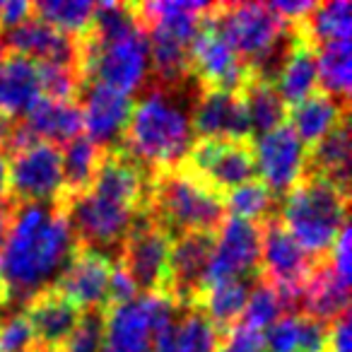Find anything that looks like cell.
<instances>
[{"mask_svg":"<svg viewBox=\"0 0 352 352\" xmlns=\"http://www.w3.org/2000/svg\"><path fill=\"white\" fill-rule=\"evenodd\" d=\"M36 140L65 145L82 131V111L78 102H56L41 97L25 116L20 118Z\"/></svg>","mask_w":352,"mask_h":352,"instance_id":"cell-26","label":"cell"},{"mask_svg":"<svg viewBox=\"0 0 352 352\" xmlns=\"http://www.w3.org/2000/svg\"><path fill=\"white\" fill-rule=\"evenodd\" d=\"M254 275H261V227L227 217L215 234L208 285Z\"/></svg>","mask_w":352,"mask_h":352,"instance_id":"cell-15","label":"cell"},{"mask_svg":"<svg viewBox=\"0 0 352 352\" xmlns=\"http://www.w3.org/2000/svg\"><path fill=\"white\" fill-rule=\"evenodd\" d=\"M191 126L196 140H251L244 102L234 92L201 89L193 104Z\"/></svg>","mask_w":352,"mask_h":352,"instance_id":"cell-20","label":"cell"},{"mask_svg":"<svg viewBox=\"0 0 352 352\" xmlns=\"http://www.w3.org/2000/svg\"><path fill=\"white\" fill-rule=\"evenodd\" d=\"M215 352H265L263 333L236 323L225 338H220V345Z\"/></svg>","mask_w":352,"mask_h":352,"instance_id":"cell-40","label":"cell"},{"mask_svg":"<svg viewBox=\"0 0 352 352\" xmlns=\"http://www.w3.org/2000/svg\"><path fill=\"white\" fill-rule=\"evenodd\" d=\"M297 32V30H294ZM318 87V68H316V51L307 46L297 34V44H294L289 58L285 60L283 70H280L278 80H275V89H278L283 104L294 109L309 99Z\"/></svg>","mask_w":352,"mask_h":352,"instance_id":"cell-30","label":"cell"},{"mask_svg":"<svg viewBox=\"0 0 352 352\" xmlns=\"http://www.w3.org/2000/svg\"><path fill=\"white\" fill-rule=\"evenodd\" d=\"M299 39L314 51L336 41H350L352 32V8L347 0H333V3H316L307 17L297 25Z\"/></svg>","mask_w":352,"mask_h":352,"instance_id":"cell-29","label":"cell"},{"mask_svg":"<svg viewBox=\"0 0 352 352\" xmlns=\"http://www.w3.org/2000/svg\"><path fill=\"white\" fill-rule=\"evenodd\" d=\"M350 309V285H345L333 270L331 258L314 261L302 285V316L321 323H336Z\"/></svg>","mask_w":352,"mask_h":352,"instance_id":"cell-21","label":"cell"},{"mask_svg":"<svg viewBox=\"0 0 352 352\" xmlns=\"http://www.w3.org/2000/svg\"><path fill=\"white\" fill-rule=\"evenodd\" d=\"M201 89L196 78L179 87L147 85L133 102L121 147L150 171L182 164L196 142L191 116Z\"/></svg>","mask_w":352,"mask_h":352,"instance_id":"cell-2","label":"cell"},{"mask_svg":"<svg viewBox=\"0 0 352 352\" xmlns=\"http://www.w3.org/2000/svg\"><path fill=\"white\" fill-rule=\"evenodd\" d=\"M184 164L222 196L256 179L251 140H196Z\"/></svg>","mask_w":352,"mask_h":352,"instance_id":"cell-10","label":"cell"},{"mask_svg":"<svg viewBox=\"0 0 352 352\" xmlns=\"http://www.w3.org/2000/svg\"><path fill=\"white\" fill-rule=\"evenodd\" d=\"M107 309H85L60 352H102Z\"/></svg>","mask_w":352,"mask_h":352,"instance_id":"cell-37","label":"cell"},{"mask_svg":"<svg viewBox=\"0 0 352 352\" xmlns=\"http://www.w3.org/2000/svg\"><path fill=\"white\" fill-rule=\"evenodd\" d=\"M97 3L89 0H39L32 3V15L70 36H82L92 27Z\"/></svg>","mask_w":352,"mask_h":352,"instance_id":"cell-35","label":"cell"},{"mask_svg":"<svg viewBox=\"0 0 352 352\" xmlns=\"http://www.w3.org/2000/svg\"><path fill=\"white\" fill-rule=\"evenodd\" d=\"M30 17H32V3H25V0L3 3V8H0V32L12 30V27L22 25Z\"/></svg>","mask_w":352,"mask_h":352,"instance_id":"cell-41","label":"cell"},{"mask_svg":"<svg viewBox=\"0 0 352 352\" xmlns=\"http://www.w3.org/2000/svg\"><path fill=\"white\" fill-rule=\"evenodd\" d=\"M32 352H60V350H49V347H41L39 342H36V347Z\"/></svg>","mask_w":352,"mask_h":352,"instance_id":"cell-45","label":"cell"},{"mask_svg":"<svg viewBox=\"0 0 352 352\" xmlns=\"http://www.w3.org/2000/svg\"><path fill=\"white\" fill-rule=\"evenodd\" d=\"M239 97L244 102L246 116H249L251 133L256 135H263V133H270L287 123V107L280 99L275 85L249 75L246 85L239 89Z\"/></svg>","mask_w":352,"mask_h":352,"instance_id":"cell-31","label":"cell"},{"mask_svg":"<svg viewBox=\"0 0 352 352\" xmlns=\"http://www.w3.org/2000/svg\"><path fill=\"white\" fill-rule=\"evenodd\" d=\"M191 70L203 89H220V92L234 94H239V89L244 87L251 75L249 65L227 46V41L215 30L210 12L203 17L201 27L193 34Z\"/></svg>","mask_w":352,"mask_h":352,"instance_id":"cell-12","label":"cell"},{"mask_svg":"<svg viewBox=\"0 0 352 352\" xmlns=\"http://www.w3.org/2000/svg\"><path fill=\"white\" fill-rule=\"evenodd\" d=\"M179 309L166 294H138L118 307H107L102 352H155L160 333Z\"/></svg>","mask_w":352,"mask_h":352,"instance_id":"cell-6","label":"cell"},{"mask_svg":"<svg viewBox=\"0 0 352 352\" xmlns=\"http://www.w3.org/2000/svg\"><path fill=\"white\" fill-rule=\"evenodd\" d=\"M8 160V198L22 203L58 201L63 193V155L54 142H34Z\"/></svg>","mask_w":352,"mask_h":352,"instance_id":"cell-9","label":"cell"},{"mask_svg":"<svg viewBox=\"0 0 352 352\" xmlns=\"http://www.w3.org/2000/svg\"><path fill=\"white\" fill-rule=\"evenodd\" d=\"M78 107L82 111V128L87 131V140L99 150L121 145L131 118L133 97L111 89L102 82L82 85L78 97Z\"/></svg>","mask_w":352,"mask_h":352,"instance_id":"cell-16","label":"cell"},{"mask_svg":"<svg viewBox=\"0 0 352 352\" xmlns=\"http://www.w3.org/2000/svg\"><path fill=\"white\" fill-rule=\"evenodd\" d=\"M215 234L210 232H188L171 239L169 251V280L166 297L182 309L198 307L208 285Z\"/></svg>","mask_w":352,"mask_h":352,"instance_id":"cell-11","label":"cell"},{"mask_svg":"<svg viewBox=\"0 0 352 352\" xmlns=\"http://www.w3.org/2000/svg\"><path fill=\"white\" fill-rule=\"evenodd\" d=\"M12 210H15V203H12L10 198L0 201V249H3V244H6V239H8V232H10Z\"/></svg>","mask_w":352,"mask_h":352,"instance_id":"cell-42","label":"cell"},{"mask_svg":"<svg viewBox=\"0 0 352 352\" xmlns=\"http://www.w3.org/2000/svg\"><path fill=\"white\" fill-rule=\"evenodd\" d=\"M210 20L249 68L278 44L289 27L265 3H212Z\"/></svg>","mask_w":352,"mask_h":352,"instance_id":"cell-7","label":"cell"},{"mask_svg":"<svg viewBox=\"0 0 352 352\" xmlns=\"http://www.w3.org/2000/svg\"><path fill=\"white\" fill-rule=\"evenodd\" d=\"M41 99L39 70L27 56L6 51L0 60V113L22 118Z\"/></svg>","mask_w":352,"mask_h":352,"instance_id":"cell-23","label":"cell"},{"mask_svg":"<svg viewBox=\"0 0 352 352\" xmlns=\"http://www.w3.org/2000/svg\"><path fill=\"white\" fill-rule=\"evenodd\" d=\"M22 314L30 321L36 342L49 350L63 347L80 318V309L73 302H68L56 287H46L34 299H30Z\"/></svg>","mask_w":352,"mask_h":352,"instance_id":"cell-22","label":"cell"},{"mask_svg":"<svg viewBox=\"0 0 352 352\" xmlns=\"http://www.w3.org/2000/svg\"><path fill=\"white\" fill-rule=\"evenodd\" d=\"M347 210L350 193L318 176H302L283 198L280 220L309 258L321 261L331 256L338 234L347 225Z\"/></svg>","mask_w":352,"mask_h":352,"instance_id":"cell-4","label":"cell"},{"mask_svg":"<svg viewBox=\"0 0 352 352\" xmlns=\"http://www.w3.org/2000/svg\"><path fill=\"white\" fill-rule=\"evenodd\" d=\"M34 347L36 338L25 314L12 311L0 321V352H32Z\"/></svg>","mask_w":352,"mask_h":352,"instance_id":"cell-38","label":"cell"},{"mask_svg":"<svg viewBox=\"0 0 352 352\" xmlns=\"http://www.w3.org/2000/svg\"><path fill=\"white\" fill-rule=\"evenodd\" d=\"M152 174L155 171H150L142 162H138L126 147H109V150H102L89 191L107 198V201L118 203L128 210L140 212L147 208Z\"/></svg>","mask_w":352,"mask_h":352,"instance_id":"cell-14","label":"cell"},{"mask_svg":"<svg viewBox=\"0 0 352 352\" xmlns=\"http://www.w3.org/2000/svg\"><path fill=\"white\" fill-rule=\"evenodd\" d=\"M60 155H63V193L73 196V193L89 191L102 150L85 135H78L65 142V147H60Z\"/></svg>","mask_w":352,"mask_h":352,"instance_id":"cell-34","label":"cell"},{"mask_svg":"<svg viewBox=\"0 0 352 352\" xmlns=\"http://www.w3.org/2000/svg\"><path fill=\"white\" fill-rule=\"evenodd\" d=\"M113 263H118V261H113L111 256L102 254V251L75 246L54 287L68 302H73L80 311L107 309V289Z\"/></svg>","mask_w":352,"mask_h":352,"instance_id":"cell-18","label":"cell"},{"mask_svg":"<svg viewBox=\"0 0 352 352\" xmlns=\"http://www.w3.org/2000/svg\"><path fill=\"white\" fill-rule=\"evenodd\" d=\"M220 345L215 326L198 307L179 309L174 321L160 333L155 352H215Z\"/></svg>","mask_w":352,"mask_h":352,"instance_id":"cell-27","label":"cell"},{"mask_svg":"<svg viewBox=\"0 0 352 352\" xmlns=\"http://www.w3.org/2000/svg\"><path fill=\"white\" fill-rule=\"evenodd\" d=\"M265 352H299V316H280L263 333Z\"/></svg>","mask_w":352,"mask_h":352,"instance_id":"cell-39","label":"cell"},{"mask_svg":"<svg viewBox=\"0 0 352 352\" xmlns=\"http://www.w3.org/2000/svg\"><path fill=\"white\" fill-rule=\"evenodd\" d=\"M350 121H345L304 152L302 176H318L350 193Z\"/></svg>","mask_w":352,"mask_h":352,"instance_id":"cell-24","label":"cell"},{"mask_svg":"<svg viewBox=\"0 0 352 352\" xmlns=\"http://www.w3.org/2000/svg\"><path fill=\"white\" fill-rule=\"evenodd\" d=\"M345 121H350V104L338 102V99L328 97L318 89L309 99H304L302 104L287 111V126L297 133L302 145L309 147Z\"/></svg>","mask_w":352,"mask_h":352,"instance_id":"cell-25","label":"cell"},{"mask_svg":"<svg viewBox=\"0 0 352 352\" xmlns=\"http://www.w3.org/2000/svg\"><path fill=\"white\" fill-rule=\"evenodd\" d=\"M0 44L10 54H20L34 63H51L80 73V39L51 27L32 15L22 25L0 32Z\"/></svg>","mask_w":352,"mask_h":352,"instance_id":"cell-17","label":"cell"},{"mask_svg":"<svg viewBox=\"0 0 352 352\" xmlns=\"http://www.w3.org/2000/svg\"><path fill=\"white\" fill-rule=\"evenodd\" d=\"M3 56H6V49H3V44H0V60H3Z\"/></svg>","mask_w":352,"mask_h":352,"instance_id":"cell-46","label":"cell"},{"mask_svg":"<svg viewBox=\"0 0 352 352\" xmlns=\"http://www.w3.org/2000/svg\"><path fill=\"white\" fill-rule=\"evenodd\" d=\"M171 236L140 210L118 249V265L128 273L140 294H164L169 280Z\"/></svg>","mask_w":352,"mask_h":352,"instance_id":"cell-8","label":"cell"},{"mask_svg":"<svg viewBox=\"0 0 352 352\" xmlns=\"http://www.w3.org/2000/svg\"><path fill=\"white\" fill-rule=\"evenodd\" d=\"M145 210L171 239L188 232L217 234L227 220L225 196L208 186L184 162L152 174Z\"/></svg>","mask_w":352,"mask_h":352,"instance_id":"cell-3","label":"cell"},{"mask_svg":"<svg viewBox=\"0 0 352 352\" xmlns=\"http://www.w3.org/2000/svg\"><path fill=\"white\" fill-rule=\"evenodd\" d=\"M350 41H336L316 49V68H318V92L350 104Z\"/></svg>","mask_w":352,"mask_h":352,"instance_id":"cell-32","label":"cell"},{"mask_svg":"<svg viewBox=\"0 0 352 352\" xmlns=\"http://www.w3.org/2000/svg\"><path fill=\"white\" fill-rule=\"evenodd\" d=\"M75 249L60 201L22 203L0 249V285L12 311L25 309L46 287H54Z\"/></svg>","mask_w":352,"mask_h":352,"instance_id":"cell-1","label":"cell"},{"mask_svg":"<svg viewBox=\"0 0 352 352\" xmlns=\"http://www.w3.org/2000/svg\"><path fill=\"white\" fill-rule=\"evenodd\" d=\"M280 316H283V304H280L278 292H275L273 285L261 275L254 287H251V294H249V299H246V307H244V314H241L239 323L246 328H254V331L263 333V328L273 326Z\"/></svg>","mask_w":352,"mask_h":352,"instance_id":"cell-36","label":"cell"},{"mask_svg":"<svg viewBox=\"0 0 352 352\" xmlns=\"http://www.w3.org/2000/svg\"><path fill=\"white\" fill-rule=\"evenodd\" d=\"M8 198V160L0 155V201Z\"/></svg>","mask_w":352,"mask_h":352,"instance_id":"cell-43","label":"cell"},{"mask_svg":"<svg viewBox=\"0 0 352 352\" xmlns=\"http://www.w3.org/2000/svg\"><path fill=\"white\" fill-rule=\"evenodd\" d=\"M60 208L68 220L75 246L94 249L118 261V249L131 230L138 212L97 196L94 191L60 193Z\"/></svg>","mask_w":352,"mask_h":352,"instance_id":"cell-5","label":"cell"},{"mask_svg":"<svg viewBox=\"0 0 352 352\" xmlns=\"http://www.w3.org/2000/svg\"><path fill=\"white\" fill-rule=\"evenodd\" d=\"M258 278L261 275H254V278L220 280V283H212L206 287L198 309L210 318V323L215 326L220 338H225L227 333L239 323L241 314H244V307H246V299H249V294H251V287H254Z\"/></svg>","mask_w":352,"mask_h":352,"instance_id":"cell-28","label":"cell"},{"mask_svg":"<svg viewBox=\"0 0 352 352\" xmlns=\"http://www.w3.org/2000/svg\"><path fill=\"white\" fill-rule=\"evenodd\" d=\"M251 145H254L256 179H261L265 188L278 201H283L302 179L307 147L287 123L258 135L256 140H251Z\"/></svg>","mask_w":352,"mask_h":352,"instance_id":"cell-13","label":"cell"},{"mask_svg":"<svg viewBox=\"0 0 352 352\" xmlns=\"http://www.w3.org/2000/svg\"><path fill=\"white\" fill-rule=\"evenodd\" d=\"M311 263L285 230L280 215L261 225V275L273 287H302Z\"/></svg>","mask_w":352,"mask_h":352,"instance_id":"cell-19","label":"cell"},{"mask_svg":"<svg viewBox=\"0 0 352 352\" xmlns=\"http://www.w3.org/2000/svg\"><path fill=\"white\" fill-rule=\"evenodd\" d=\"M280 206L283 201L273 196L265 188V184L261 179L244 184V186L234 188L225 196V210L230 212V217L236 220H246L251 225H263V222L273 220L280 215Z\"/></svg>","mask_w":352,"mask_h":352,"instance_id":"cell-33","label":"cell"},{"mask_svg":"<svg viewBox=\"0 0 352 352\" xmlns=\"http://www.w3.org/2000/svg\"><path fill=\"white\" fill-rule=\"evenodd\" d=\"M10 123H12V118H10V116H6V113H0V147H3V142H6L8 131H10Z\"/></svg>","mask_w":352,"mask_h":352,"instance_id":"cell-44","label":"cell"}]
</instances>
